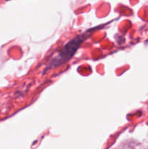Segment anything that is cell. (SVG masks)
I'll use <instances>...</instances> for the list:
<instances>
[{"label": "cell", "mask_w": 148, "mask_h": 149, "mask_svg": "<svg viewBox=\"0 0 148 149\" xmlns=\"http://www.w3.org/2000/svg\"><path fill=\"white\" fill-rule=\"evenodd\" d=\"M89 31L85 32L79 36H75L74 39L68 42L62 48L59 52H58L57 55L52 59L49 64V68H55L59 65H62L65 63H66L68 60L71 58V57L74 55L75 51L78 48L83 41L86 39L90 33H88Z\"/></svg>", "instance_id": "obj_1"}]
</instances>
